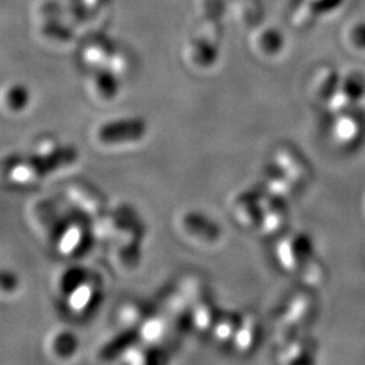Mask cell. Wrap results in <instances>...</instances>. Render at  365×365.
<instances>
[{"label": "cell", "instance_id": "obj_9", "mask_svg": "<svg viewBox=\"0 0 365 365\" xmlns=\"http://www.w3.org/2000/svg\"><path fill=\"white\" fill-rule=\"evenodd\" d=\"M235 217L237 220L248 226L261 222L260 197L256 199L255 195L241 196L235 203Z\"/></svg>", "mask_w": 365, "mask_h": 365}, {"label": "cell", "instance_id": "obj_6", "mask_svg": "<svg viewBox=\"0 0 365 365\" xmlns=\"http://www.w3.org/2000/svg\"><path fill=\"white\" fill-rule=\"evenodd\" d=\"M68 195L78 205L80 209L88 211L92 214L99 212L103 209V200L93 188L86 184L75 182L68 187Z\"/></svg>", "mask_w": 365, "mask_h": 365}, {"label": "cell", "instance_id": "obj_4", "mask_svg": "<svg viewBox=\"0 0 365 365\" xmlns=\"http://www.w3.org/2000/svg\"><path fill=\"white\" fill-rule=\"evenodd\" d=\"M313 313L314 302L310 298L299 297L292 300L279 330L282 339H289L292 337L294 339L297 330L310 321Z\"/></svg>", "mask_w": 365, "mask_h": 365}, {"label": "cell", "instance_id": "obj_12", "mask_svg": "<svg viewBox=\"0 0 365 365\" xmlns=\"http://www.w3.org/2000/svg\"><path fill=\"white\" fill-rule=\"evenodd\" d=\"M241 321L235 314H226L218 321H215V336L220 339H227L235 336Z\"/></svg>", "mask_w": 365, "mask_h": 365}, {"label": "cell", "instance_id": "obj_11", "mask_svg": "<svg viewBox=\"0 0 365 365\" xmlns=\"http://www.w3.org/2000/svg\"><path fill=\"white\" fill-rule=\"evenodd\" d=\"M339 93L346 102H351V103L359 102L365 93L364 78H360L359 75H352L345 78V81H342L341 84Z\"/></svg>", "mask_w": 365, "mask_h": 365}, {"label": "cell", "instance_id": "obj_14", "mask_svg": "<svg viewBox=\"0 0 365 365\" xmlns=\"http://www.w3.org/2000/svg\"><path fill=\"white\" fill-rule=\"evenodd\" d=\"M215 319V313L214 307L210 304L209 302H200L196 306L195 313H194V322L199 329H207L214 324Z\"/></svg>", "mask_w": 365, "mask_h": 365}, {"label": "cell", "instance_id": "obj_18", "mask_svg": "<svg viewBox=\"0 0 365 365\" xmlns=\"http://www.w3.org/2000/svg\"><path fill=\"white\" fill-rule=\"evenodd\" d=\"M164 322L160 318H152L146 321L143 327V337L146 341H156L164 333Z\"/></svg>", "mask_w": 365, "mask_h": 365}, {"label": "cell", "instance_id": "obj_22", "mask_svg": "<svg viewBox=\"0 0 365 365\" xmlns=\"http://www.w3.org/2000/svg\"><path fill=\"white\" fill-rule=\"evenodd\" d=\"M140 312L137 307L134 306H128L123 312H122V322L128 324V325H134L138 321Z\"/></svg>", "mask_w": 365, "mask_h": 365}, {"label": "cell", "instance_id": "obj_21", "mask_svg": "<svg viewBox=\"0 0 365 365\" xmlns=\"http://www.w3.org/2000/svg\"><path fill=\"white\" fill-rule=\"evenodd\" d=\"M54 342H56L54 344V352L57 353H69V351L75 346L73 341L68 334L60 336L58 339H56Z\"/></svg>", "mask_w": 365, "mask_h": 365}, {"label": "cell", "instance_id": "obj_2", "mask_svg": "<svg viewBox=\"0 0 365 365\" xmlns=\"http://www.w3.org/2000/svg\"><path fill=\"white\" fill-rule=\"evenodd\" d=\"M279 259L287 269L302 271L315 260L312 240L303 235L284 240L279 245Z\"/></svg>", "mask_w": 365, "mask_h": 365}, {"label": "cell", "instance_id": "obj_19", "mask_svg": "<svg viewBox=\"0 0 365 365\" xmlns=\"http://www.w3.org/2000/svg\"><path fill=\"white\" fill-rule=\"evenodd\" d=\"M91 287L88 284H83V286L78 287V289L71 297L72 309H75V310L84 309L86 304H88V302L91 299Z\"/></svg>", "mask_w": 365, "mask_h": 365}, {"label": "cell", "instance_id": "obj_8", "mask_svg": "<svg viewBox=\"0 0 365 365\" xmlns=\"http://www.w3.org/2000/svg\"><path fill=\"white\" fill-rule=\"evenodd\" d=\"M334 134L339 143L354 145L363 135V126L357 118L344 115L334 125Z\"/></svg>", "mask_w": 365, "mask_h": 365}, {"label": "cell", "instance_id": "obj_10", "mask_svg": "<svg viewBox=\"0 0 365 365\" xmlns=\"http://www.w3.org/2000/svg\"><path fill=\"white\" fill-rule=\"evenodd\" d=\"M277 167L284 172L292 182H299L306 175L304 163L294 152L280 150L276 157Z\"/></svg>", "mask_w": 365, "mask_h": 365}, {"label": "cell", "instance_id": "obj_7", "mask_svg": "<svg viewBox=\"0 0 365 365\" xmlns=\"http://www.w3.org/2000/svg\"><path fill=\"white\" fill-rule=\"evenodd\" d=\"M182 227L188 235L202 242H211L218 237L217 227L211 222L205 220L197 214L185 215L182 221Z\"/></svg>", "mask_w": 365, "mask_h": 365}, {"label": "cell", "instance_id": "obj_15", "mask_svg": "<svg viewBox=\"0 0 365 365\" xmlns=\"http://www.w3.org/2000/svg\"><path fill=\"white\" fill-rule=\"evenodd\" d=\"M310 351L306 348V345L300 341L292 339V342L289 344L286 352H284V361L286 363H307L309 360L304 359V356H309Z\"/></svg>", "mask_w": 365, "mask_h": 365}, {"label": "cell", "instance_id": "obj_20", "mask_svg": "<svg viewBox=\"0 0 365 365\" xmlns=\"http://www.w3.org/2000/svg\"><path fill=\"white\" fill-rule=\"evenodd\" d=\"M115 232H117V225L111 217L101 220L95 226V233L99 237H110V235H115Z\"/></svg>", "mask_w": 365, "mask_h": 365}, {"label": "cell", "instance_id": "obj_16", "mask_svg": "<svg viewBox=\"0 0 365 365\" xmlns=\"http://www.w3.org/2000/svg\"><path fill=\"white\" fill-rule=\"evenodd\" d=\"M80 241H81L80 229L78 226H71L60 241V249L63 253H72L75 249L78 248Z\"/></svg>", "mask_w": 365, "mask_h": 365}, {"label": "cell", "instance_id": "obj_25", "mask_svg": "<svg viewBox=\"0 0 365 365\" xmlns=\"http://www.w3.org/2000/svg\"><path fill=\"white\" fill-rule=\"evenodd\" d=\"M144 356L145 353L143 352V349H137V348H133L129 354H126V357L130 363H144Z\"/></svg>", "mask_w": 365, "mask_h": 365}, {"label": "cell", "instance_id": "obj_13", "mask_svg": "<svg viewBox=\"0 0 365 365\" xmlns=\"http://www.w3.org/2000/svg\"><path fill=\"white\" fill-rule=\"evenodd\" d=\"M255 331H256V325L252 318H245L241 321V325L238 327L235 333V345L237 348L245 351L252 345L253 339H255Z\"/></svg>", "mask_w": 365, "mask_h": 365}, {"label": "cell", "instance_id": "obj_17", "mask_svg": "<svg viewBox=\"0 0 365 365\" xmlns=\"http://www.w3.org/2000/svg\"><path fill=\"white\" fill-rule=\"evenodd\" d=\"M91 91L103 99H108L114 93V86L110 81V78L95 76L91 81Z\"/></svg>", "mask_w": 365, "mask_h": 365}, {"label": "cell", "instance_id": "obj_24", "mask_svg": "<svg viewBox=\"0 0 365 365\" xmlns=\"http://www.w3.org/2000/svg\"><path fill=\"white\" fill-rule=\"evenodd\" d=\"M353 43L357 48L365 49V27H357L356 30H353L352 33Z\"/></svg>", "mask_w": 365, "mask_h": 365}, {"label": "cell", "instance_id": "obj_1", "mask_svg": "<svg viewBox=\"0 0 365 365\" xmlns=\"http://www.w3.org/2000/svg\"><path fill=\"white\" fill-rule=\"evenodd\" d=\"M78 157V153L72 148H66L61 150H56L52 155L48 156L38 157L41 163H25L16 165L10 176L14 182H29L36 180L39 176L48 173L53 170L66 167L68 164L73 163Z\"/></svg>", "mask_w": 365, "mask_h": 365}, {"label": "cell", "instance_id": "obj_5", "mask_svg": "<svg viewBox=\"0 0 365 365\" xmlns=\"http://www.w3.org/2000/svg\"><path fill=\"white\" fill-rule=\"evenodd\" d=\"M277 199V196L260 197L261 225L269 233L282 229L287 217V211Z\"/></svg>", "mask_w": 365, "mask_h": 365}, {"label": "cell", "instance_id": "obj_3", "mask_svg": "<svg viewBox=\"0 0 365 365\" xmlns=\"http://www.w3.org/2000/svg\"><path fill=\"white\" fill-rule=\"evenodd\" d=\"M144 134L145 125L143 120L128 119L105 125L98 133V137L105 144H125L141 140Z\"/></svg>", "mask_w": 365, "mask_h": 365}, {"label": "cell", "instance_id": "obj_23", "mask_svg": "<svg viewBox=\"0 0 365 365\" xmlns=\"http://www.w3.org/2000/svg\"><path fill=\"white\" fill-rule=\"evenodd\" d=\"M7 98H10V102H9L10 107H21L19 102L25 103V93L22 90H18V88H13L11 92L7 95Z\"/></svg>", "mask_w": 365, "mask_h": 365}]
</instances>
